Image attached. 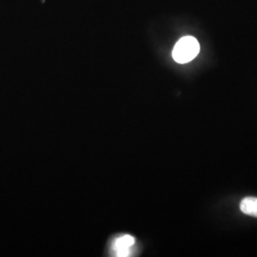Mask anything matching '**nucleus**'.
Here are the masks:
<instances>
[{
    "label": "nucleus",
    "instance_id": "3",
    "mask_svg": "<svg viewBox=\"0 0 257 257\" xmlns=\"http://www.w3.org/2000/svg\"><path fill=\"white\" fill-rule=\"evenodd\" d=\"M240 210L245 214L257 217L256 197H246L240 203Z\"/></svg>",
    "mask_w": 257,
    "mask_h": 257
},
{
    "label": "nucleus",
    "instance_id": "1",
    "mask_svg": "<svg viewBox=\"0 0 257 257\" xmlns=\"http://www.w3.org/2000/svg\"><path fill=\"white\" fill-rule=\"evenodd\" d=\"M200 51V45L196 38L193 37H182L175 44L173 57L177 63L185 64L194 59Z\"/></svg>",
    "mask_w": 257,
    "mask_h": 257
},
{
    "label": "nucleus",
    "instance_id": "2",
    "mask_svg": "<svg viewBox=\"0 0 257 257\" xmlns=\"http://www.w3.org/2000/svg\"><path fill=\"white\" fill-rule=\"evenodd\" d=\"M136 240L133 236L124 235L120 238L116 239L113 244V249L116 252L117 256H128L130 248L135 245Z\"/></svg>",
    "mask_w": 257,
    "mask_h": 257
}]
</instances>
